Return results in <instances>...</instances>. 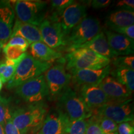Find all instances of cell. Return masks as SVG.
<instances>
[{
    "mask_svg": "<svg viewBox=\"0 0 134 134\" xmlns=\"http://www.w3.org/2000/svg\"><path fill=\"white\" fill-rule=\"evenodd\" d=\"M101 32L99 20L93 17H86L65 37L64 48L68 52L78 49Z\"/></svg>",
    "mask_w": 134,
    "mask_h": 134,
    "instance_id": "cell-1",
    "label": "cell"
},
{
    "mask_svg": "<svg viewBox=\"0 0 134 134\" xmlns=\"http://www.w3.org/2000/svg\"><path fill=\"white\" fill-rule=\"evenodd\" d=\"M47 113V107L44 104H32L13 111L11 120L22 133L26 134L32 129L41 127Z\"/></svg>",
    "mask_w": 134,
    "mask_h": 134,
    "instance_id": "cell-2",
    "label": "cell"
},
{
    "mask_svg": "<svg viewBox=\"0 0 134 134\" xmlns=\"http://www.w3.org/2000/svg\"><path fill=\"white\" fill-rule=\"evenodd\" d=\"M51 66L52 63L39 61L27 53L18 65L14 76L8 82L7 88H16L25 82L41 76Z\"/></svg>",
    "mask_w": 134,
    "mask_h": 134,
    "instance_id": "cell-3",
    "label": "cell"
},
{
    "mask_svg": "<svg viewBox=\"0 0 134 134\" xmlns=\"http://www.w3.org/2000/svg\"><path fill=\"white\" fill-rule=\"evenodd\" d=\"M58 97V109L67 115L70 121L89 119L93 115L80 95L71 88H67Z\"/></svg>",
    "mask_w": 134,
    "mask_h": 134,
    "instance_id": "cell-4",
    "label": "cell"
},
{
    "mask_svg": "<svg viewBox=\"0 0 134 134\" xmlns=\"http://www.w3.org/2000/svg\"><path fill=\"white\" fill-rule=\"evenodd\" d=\"M17 19L23 23L39 26L46 19L47 2L40 0L12 1Z\"/></svg>",
    "mask_w": 134,
    "mask_h": 134,
    "instance_id": "cell-5",
    "label": "cell"
},
{
    "mask_svg": "<svg viewBox=\"0 0 134 134\" xmlns=\"http://www.w3.org/2000/svg\"><path fill=\"white\" fill-rule=\"evenodd\" d=\"M93 115L106 117L116 124L133 122V106L131 98L110 101L93 112Z\"/></svg>",
    "mask_w": 134,
    "mask_h": 134,
    "instance_id": "cell-6",
    "label": "cell"
},
{
    "mask_svg": "<svg viewBox=\"0 0 134 134\" xmlns=\"http://www.w3.org/2000/svg\"><path fill=\"white\" fill-rule=\"evenodd\" d=\"M19 98L30 104L42 103L50 96L44 75L32 78L16 88Z\"/></svg>",
    "mask_w": 134,
    "mask_h": 134,
    "instance_id": "cell-7",
    "label": "cell"
},
{
    "mask_svg": "<svg viewBox=\"0 0 134 134\" xmlns=\"http://www.w3.org/2000/svg\"><path fill=\"white\" fill-rule=\"evenodd\" d=\"M58 62L50 66L44 75L50 95L52 97H58L64 91L72 78L71 75L66 71L65 58H60Z\"/></svg>",
    "mask_w": 134,
    "mask_h": 134,
    "instance_id": "cell-8",
    "label": "cell"
},
{
    "mask_svg": "<svg viewBox=\"0 0 134 134\" xmlns=\"http://www.w3.org/2000/svg\"><path fill=\"white\" fill-rule=\"evenodd\" d=\"M42 42L52 49L65 48V36L60 22L47 18L38 26Z\"/></svg>",
    "mask_w": 134,
    "mask_h": 134,
    "instance_id": "cell-9",
    "label": "cell"
},
{
    "mask_svg": "<svg viewBox=\"0 0 134 134\" xmlns=\"http://www.w3.org/2000/svg\"><path fill=\"white\" fill-rule=\"evenodd\" d=\"M86 15V6L82 3H74L65 9L60 21L65 37Z\"/></svg>",
    "mask_w": 134,
    "mask_h": 134,
    "instance_id": "cell-10",
    "label": "cell"
},
{
    "mask_svg": "<svg viewBox=\"0 0 134 134\" xmlns=\"http://www.w3.org/2000/svg\"><path fill=\"white\" fill-rule=\"evenodd\" d=\"M70 120L60 109L46 115L37 134H65Z\"/></svg>",
    "mask_w": 134,
    "mask_h": 134,
    "instance_id": "cell-11",
    "label": "cell"
},
{
    "mask_svg": "<svg viewBox=\"0 0 134 134\" xmlns=\"http://www.w3.org/2000/svg\"><path fill=\"white\" fill-rule=\"evenodd\" d=\"M80 95L92 113L112 101L99 85H83L80 90Z\"/></svg>",
    "mask_w": 134,
    "mask_h": 134,
    "instance_id": "cell-12",
    "label": "cell"
},
{
    "mask_svg": "<svg viewBox=\"0 0 134 134\" xmlns=\"http://www.w3.org/2000/svg\"><path fill=\"white\" fill-rule=\"evenodd\" d=\"M71 78L80 85H99L110 72L109 65L99 70L81 69L71 70Z\"/></svg>",
    "mask_w": 134,
    "mask_h": 134,
    "instance_id": "cell-13",
    "label": "cell"
},
{
    "mask_svg": "<svg viewBox=\"0 0 134 134\" xmlns=\"http://www.w3.org/2000/svg\"><path fill=\"white\" fill-rule=\"evenodd\" d=\"M15 13L11 1H0V41L5 44L11 37Z\"/></svg>",
    "mask_w": 134,
    "mask_h": 134,
    "instance_id": "cell-14",
    "label": "cell"
},
{
    "mask_svg": "<svg viewBox=\"0 0 134 134\" xmlns=\"http://www.w3.org/2000/svg\"><path fill=\"white\" fill-rule=\"evenodd\" d=\"M104 33L110 48L118 56L133 54V40L110 30H105Z\"/></svg>",
    "mask_w": 134,
    "mask_h": 134,
    "instance_id": "cell-15",
    "label": "cell"
},
{
    "mask_svg": "<svg viewBox=\"0 0 134 134\" xmlns=\"http://www.w3.org/2000/svg\"><path fill=\"white\" fill-rule=\"evenodd\" d=\"M99 86L112 101L126 100L131 96L132 93L126 87L109 75L100 81Z\"/></svg>",
    "mask_w": 134,
    "mask_h": 134,
    "instance_id": "cell-16",
    "label": "cell"
},
{
    "mask_svg": "<svg viewBox=\"0 0 134 134\" xmlns=\"http://www.w3.org/2000/svg\"><path fill=\"white\" fill-rule=\"evenodd\" d=\"M14 36L21 37L26 40L29 44L37 42H42L38 27L27 23H21L17 19L14 23L11 37Z\"/></svg>",
    "mask_w": 134,
    "mask_h": 134,
    "instance_id": "cell-17",
    "label": "cell"
},
{
    "mask_svg": "<svg viewBox=\"0 0 134 134\" xmlns=\"http://www.w3.org/2000/svg\"><path fill=\"white\" fill-rule=\"evenodd\" d=\"M31 55L35 59L43 62L52 63V62L62 58V54L59 52L52 49L42 42H37L31 44Z\"/></svg>",
    "mask_w": 134,
    "mask_h": 134,
    "instance_id": "cell-18",
    "label": "cell"
},
{
    "mask_svg": "<svg viewBox=\"0 0 134 134\" xmlns=\"http://www.w3.org/2000/svg\"><path fill=\"white\" fill-rule=\"evenodd\" d=\"M88 48L102 56L109 58L114 59L118 57L114 50L110 48L105 37L104 33L101 32L93 38L91 41L80 47L79 48ZM78 48V49H79Z\"/></svg>",
    "mask_w": 134,
    "mask_h": 134,
    "instance_id": "cell-19",
    "label": "cell"
},
{
    "mask_svg": "<svg viewBox=\"0 0 134 134\" xmlns=\"http://www.w3.org/2000/svg\"><path fill=\"white\" fill-rule=\"evenodd\" d=\"M110 29L132 26L134 24V13L124 10H117L106 17L105 21Z\"/></svg>",
    "mask_w": 134,
    "mask_h": 134,
    "instance_id": "cell-20",
    "label": "cell"
},
{
    "mask_svg": "<svg viewBox=\"0 0 134 134\" xmlns=\"http://www.w3.org/2000/svg\"><path fill=\"white\" fill-rule=\"evenodd\" d=\"M113 77L132 93L134 90V71L129 68H116L112 72Z\"/></svg>",
    "mask_w": 134,
    "mask_h": 134,
    "instance_id": "cell-21",
    "label": "cell"
},
{
    "mask_svg": "<svg viewBox=\"0 0 134 134\" xmlns=\"http://www.w3.org/2000/svg\"><path fill=\"white\" fill-rule=\"evenodd\" d=\"M73 0H53L50 1L52 15L48 19L60 22L63 11L66 8L74 3Z\"/></svg>",
    "mask_w": 134,
    "mask_h": 134,
    "instance_id": "cell-22",
    "label": "cell"
},
{
    "mask_svg": "<svg viewBox=\"0 0 134 134\" xmlns=\"http://www.w3.org/2000/svg\"><path fill=\"white\" fill-rule=\"evenodd\" d=\"M88 119L70 121L65 134H86Z\"/></svg>",
    "mask_w": 134,
    "mask_h": 134,
    "instance_id": "cell-23",
    "label": "cell"
},
{
    "mask_svg": "<svg viewBox=\"0 0 134 134\" xmlns=\"http://www.w3.org/2000/svg\"><path fill=\"white\" fill-rule=\"evenodd\" d=\"M102 130L107 133H114L117 132V124L106 117L92 115Z\"/></svg>",
    "mask_w": 134,
    "mask_h": 134,
    "instance_id": "cell-24",
    "label": "cell"
},
{
    "mask_svg": "<svg viewBox=\"0 0 134 134\" xmlns=\"http://www.w3.org/2000/svg\"><path fill=\"white\" fill-rule=\"evenodd\" d=\"M12 113L10 109L9 99L0 96V124L4 127L5 124L11 119Z\"/></svg>",
    "mask_w": 134,
    "mask_h": 134,
    "instance_id": "cell-25",
    "label": "cell"
},
{
    "mask_svg": "<svg viewBox=\"0 0 134 134\" xmlns=\"http://www.w3.org/2000/svg\"><path fill=\"white\" fill-rule=\"evenodd\" d=\"M113 63L116 68L134 69V57L133 55L118 56L114 58Z\"/></svg>",
    "mask_w": 134,
    "mask_h": 134,
    "instance_id": "cell-26",
    "label": "cell"
},
{
    "mask_svg": "<svg viewBox=\"0 0 134 134\" xmlns=\"http://www.w3.org/2000/svg\"><path fill=\"white\" fill-rule=\"evenodd\" d=\"M16 65H7L5 63H0V80L3 83H6L11 80L14 76L16 68Z\"/></svg>",
    "mask_w": 134,
    "mask_h": 134,
    "instance_id": "cell-27",
    "label": "cell"
},
{
    "mask_svg": "<svg viewBox=\"0 0 134 134\" xmlns=\"http://www.w3.org/2000/svg\"><path fill=\"white\" fill-rule=\"evenodd\" d=\"M3 49L6 59L9 60L17 59L26 51V50L21 47L15 46H4Z\"/></svg>",
    "mask_w": 134,
    "mask_h": 134,
    "instance_id": "cell-28",
    "label": "cell"
},
{
    "mask_svg": "<svg viewBox=\"0 0 134 134\" xmlns=\"http://www.w3.org/2000/svg\"><path fill=\"white\" fill-rule=\"evenodd\" d=\"M86 134H118L117 132L114 133H107L100 129L93 116L88 119V125L86 127Z\"/></svg>",
    "mask_w": 134,
    "mask_h": 134,
    "instance_id": "cell-29",
    "label": "cell"
},
{
    "mask_svg": "<svg viewBox=\"0 0 134 134\" xmlns=\"http://www.w3.org/2000/svg\"><path fill=\"white\" fill-rule=\"evenodd\" d=\"M29 43L26 40L20 36L12 37L8 40V41L5 43L4 46H19L27 50L29 46Z\"/></svg>",
    "mask_w": 134,
    "mask_h": 134,
    "instance_id": "cell-30",
    "label": "cell"
},
{
    "mask_svg": "<svg viewBox=\"0 0 134 134\" xmlns=\"http://www.w3.org/2000/svg\"><path fill=\"white\" fill-rule=\"evenodd\" d=\"M110 31H114L123 36H126L127 37L130 38V39H134V26L123 27L119 28H113L110 29Z\"/></svg>",
    "mask_w": 134,
    "mask_h": 134,
    "instance_id": "cell-31",
    "label": "cell"
},
{
    "mask_svg": "<svg viewBox=\"0 0 134 134\" xmlns=\"http://www.w3.org/2000/svg\"><path fill=\"white\" fill-rule=\"evenodd\" d=\"M117 132L118 134H134L133 125L132 122H122L119 124Z\"/></svg>",
    "mask_w": 134,
    "mask_h": 134,
    "instance_id": "cell-32",
    "label": "cell"
},
{
    "mask_svg": "<svg viewBox=\"0 0 134 134\" xmlns=\"http://www.w3.org/2000/svg\"><path fill=\"white\" fill-rule=\"evenodd\" d=\"M116 8L119 10H124L133 12L134 1L133 0H121L116 3Z\"/></svg>",
    "mask_w": 134,
    "mask_h": 134,
    "instance_id": "cell-33",
    "label": "cell"
},
{
    "mask_svg": "<svg viewBox=\"0 0 134 134\" xmlns=\"http://www.w3.org/2000/svg\"><path fill=\"white\" fill-rule=\"evenodd\" d=\"M4 129L5 134H23L13 124L11 119L5 124Z\"/></svg>",
    "mask_w": 134,
    "mask_h": 134,
    "instance_id": "cell-34",
    "label": "cell"
},
{
    "mask_svg": "<svg viewBox=\"0 0 134 134\" xmlns=\"http://www.w3.org/2000/svg\"><path fill=\"white\" fill-rule=\"evenodd\" d=\"M111 3L110 0H93L91 1V6L95 9H100L107 8Z\"/></svg>",
    "mask_w": 134,
    "mask_h": 134,
    "instance_id": "cell-35",
    "label": "cell"
},
{
    "mask_svg": "<svg viewBox=\"0 0 134 134\" xmlns=\"http://www.w3.org/2000/svg\"><path fill=\"white\" fill-rule=\"evenodd\" d=\"M0 134H5L4 127L0 124Z\"/></svg>",
    "mask_w": 134,
    "mask_h": 134,
    "instance_id": "cell-36",
    "label": "cell"
},
{
    "mask_svg": "<svg viewBox=\"0 0 134 134\" xmlns=\"http://www.w3.org/2000/svg\"><path fill=\"white\" fill-rule=\"evenodd\" d=\"M4 44L2 42L0 41V53H1V50L3 49V47H4Z\"/></svg>",
    "mask_w": 134,
    "mask_h": 134,
    "instance_id": "cell-37",
    "label": "cell"
},
{
    "mask_svg": "<svg viewBox=\"0 0 134 134\" xmlns=\"http://www.w3.org/2000/svg\"><path fill=\"white\" fill-rule=\"evenodd\" d=\"M2 88H3V83H2V81H1V80H0V91H1Z\"/></svg>",
    "mask_w": 134,
    "mask_h": 134,
    "instance_id": "cell-38",
    "label": "cell"
}]
</instances>
